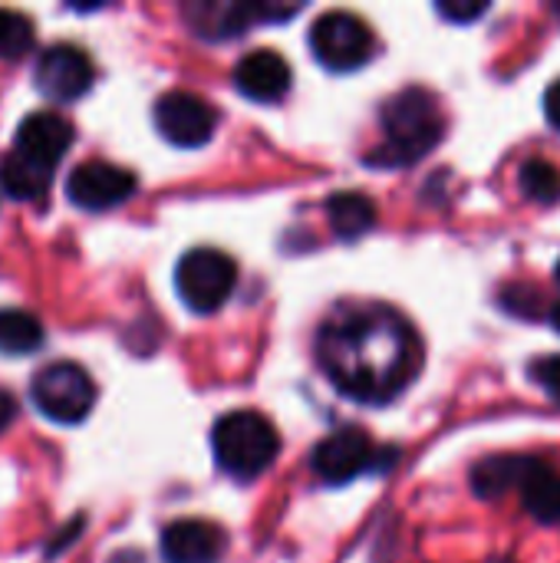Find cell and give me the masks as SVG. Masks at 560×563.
<instances>
[{
    "label": "cell",
    "mask_w": 560,
    "mask_h": 563,
    "mask_svg": "<svg viewBox=\"0 0 560 563\" xmlns=\"http://www.w3.org/2000/svg\"><path fill=\"white\" fill-rule=\"evenodd\" d=\"M327 379L356 402L396 399L422 366V346L406 317L389 307H353L317 336Z\"/></svg>",
    "instance_id": "1"
},
{
    "label": "cell",
    "mask_w": 560,
    "mask_h": 563,
    "mask_svg": "<svg viewBox=\"0 0 560 563\" xmlns=\"http://www.w3.org/2000/svg\"><path fill=\"white\" fill-rule=\"evenodd\" d=\"M383 145L366 155L376 168H399L426 158L446 132V119L439 109V99L429 89H403L386 99L383 106Z\"/></svg>",
    "instance_id": "2"
},
{
    "label": "cell",
    "mask_w": 560,
    "mask_h": 563,
    "mask_svg": "<svg viewBox=\"0 0 560 563\" xmlns=\"http://www.w3.org/2000/svg\"><path fill=\"white\" fill-rule=\"evenodd\" d=\"M475 495L495 501L505 492H518L525 511L538 525H560V472L545 459L528 455H495L472 472Z\"/></svg>",
    "instance_id": "3"
},
{
    "label": "cell",
    "mask_w": 560,
    "mask_h": 563,
    "mask_svg": "<svg viewBox=\"0 0 560 563\" xmlns=\"http://www.w3.org/2000/svg\"><path fill=\"white\" fill-rule=\"evenodd\" d=\"M215 462L238 482H254L264 475L281 455V435L271 419L254 409L228 412L215 422L211 432Z\"/></svg>",
    "instance_id": "4"
},
{
    "label": "cell",
    "mask_w": 560,
    "mask_h": 563,
    "mask_svg": "<svg viewBox=\"0 0 560 563\" xmlns=\"http://www.w3.org/2000/svg\"><path fill=\"white\" fill-rule=\"evenodd\" d=\"M238 284V264L215 247L188 251L175 267V290L195 313H215L228 303Z\"/></svg>",
    "instance_id": "5"
},
{
    "label": "cell",
    "mask_w": 560,
    "mask_h": 563,
    "mask_svg": "<svg viewBox=\"0 0 560 563\" xmlns=\"http://www.w3.org/2000/svg\"><path fill=\"white\" fill-rule=\"evenodd\" d=\"M33 406L56 426H79L96 406V386L76 363H50L30 383Z\"/></svg>",
    "instance_id": "6"
},
{
    "label": "cell",
    "mask_w": 560,
    "mask_h": 563,
    "mask_svg": "<svg viewBox=\"0 0 560 563\" xmlns=\"http://www.w3.org/2000/svg\"><path fill=\"white\" fill-rule=\"evenodd\" d=\"M373 30L347 10H330L310 26V49L330 73H353L373 56Z\"/></svg>",
    "instance_id": "7"
},
{
    "label": "cell",
    "mask_w": 560,
    "mask_h": 563,
    "mask_svg": "<svg viewBox=\"0 0 560 563\" xmlns=\"http://www.w3.org/2000/svg\"><path fill=\"white\" fill-rule=\"evenodd\" d=\"M152 119H155L158 135L178 148H201L205 142H211L215 125H218V112L201 96L185 92V89H172L158 96Z\"/></svg>",
    "instance_id": "8"
},
{
    "label": "cell",
    "mask_w": 560,
    "mask_h": 563,
    "mask_svg": "<svg viewBox=\"0 0 560 563\" xmlns=\"http://www.w3.org/2000/svg\"><path fill=\"white\" fill-rule=\"evenodd\" d=\"M132 191H135V175L122 165L99 162V158L76 165L66 181V198L83 211L119 208L132 198Z\"/></svg>",
    "instance_id": "9"
},
{
    "label": "cell",
    "mask_w": 560,
    "mask_h": 563,
    "mask_svg": "<svg viewBox=\"0 0 560 563\" xmlns=\"http://www.w3.org/2000/svg\"><path fill=\"white\" fill-rule=\"evenodd\" d=\"M376 462V449H373V439L356 429V426H347V429H337L330 432L310 455V465H314V475L323 482V485H347L353 482L356 475H363L370 465Z\"/></svg>",
    "instance_id": "10"
},
{
    "label": "cell",
    "mask_w": 560,
    "mask_h": 563,
    "mask_svg": "<svg viewBox=\"0 0 560 563\" xmlns=\"http://www.w3.org/2000/svg\"><path fill=\"white\" fill-rule=\"evenodd\" d=\"M33 79H36V89L46 99L73 102V99L89 92V86H92V63H89V56L79 46L56 43V46H46L40 53Z\"/></svg>",
    "instance_id": "11"
},
{
    "label": "cell",
    "mask_w": 560,
    "mask_h": 563,
    "mask_svg": "<svg viewBox=\"0 0 560 563\" xmlns=\"http://www.w3.org/2000/svg\"><path fill=\"white\" fill-rule=\"evenodd\" d=\"M69 145H73V125L63 115L46 112V109L23 115V122L13 132V152L50 168V172L59 165V158L69 152Z\"/></svg>",
    "instance_id": "12"
},
{
    "label": "cell",
    "mask_w": 560,
    "mask_h": 563,
    "mask_svg": "<svg viewBox=\"0 0 560 563\" xmlns=\"http://www.w3.org/2000/svg\"><path fill=\"white\" fill-rule=\"evenodd\" d=\"M290 82H294L290 63L277 49H251L234 66V86L251 102H264V106L281 102L290 92Z\"/></svg>",
    "instance_id": "13"
},
{
    "label": "cell",
    "mask_w": 560,
    "mask_h": 563,
    "mask_svg": "<svg viewBox=\"0 0 560 563\" xmlns=\"http://www.w3.org/2000/svg\"><path fill=\"white\" fill-rule=\"evenodd\" d=\"M224 531L201 518H182L162 531L165 563H218L224 558Z\"/></svg>",
    "instance_id": "14"
},
{
    "label": "cell",
    "mask_w": 560,
    "mask_h": 563,
    "mask_svg": "<svg viewBox=\"0 0 560 563\" xmlns=\"http://www.w3.org/2000/svg\"><path fill=\"white\" fill-rule=\"evenodd\" d=\"M185 20L205 40H228L244 33L254 20H264V3H224V0L188 3Z\"/></svg>",
    "instance_id": "15"
},
{
    "label": "cell",
    "mask_w": 560,
    "mask_h": 563,
    "mask_svg": "<svg viewBox=\"0 0 560 563\" xmlns=\"http://www.w3.org/2000/svg\"><path fill=\"white\" fill-rule=\"evenodd\" d=\"M327 218L337 238L356 241L376 224V205L360 191H340L327 201Z\"/></svg>",
    "instance_id": "16"
},
{
    "label": "cell",
    "mask_w": 560,
    "mask_h": 563,
    "mask_svg": "<svg viewBox=\"0 0 560 563\" xmlns=\"http://www.w3.org/2000/svg\"><path fill=\"white\" fill-rule=\"evenodd\" d=\"M50 178H53L50 168H43L17 152L3 155V162H0V188H3V195H10L17 201H36L40 195H46Z\"/></svg>",
    "instance_id": "17"
},
{
    "label": "cell",
    "mask_w": 560,
    "mask_h": 563,
    "mask_svg": "<svg viewBox=\"0 0 560 563\" xmlns=\"http://www.w3.org/2000/svg\"><path fill=\"white\" fill-rule=\"evenodd\" d=\"M43 323L26 313V310H13L3 307L0 310V353L7 356H30L43 346Z\"/></svg>",
    "instance_id": "18"
},
{
    "label": "cell",
    "mask_w": 560,
    "mask_h": 563,
    "mask_svg": "<svg viewBox=\"0 0 560 563\" xmlns=\"http://www.w3.org/2000/svg\"><path fill=\"white\" fill-rule=\"evenodd\" d=\"M518 185L531 201L551 205L560 198V168L545 158H528L518 172Z\"/></svg>",
    "instance_id": "19"
},
{
    "label": "cell",
    "mask_w": 560,
    "mask_h": 563,
    "mask_svg": "<svg viewBox=\"0 0 560 563\" xmlns=\"http://www.w3.org/2000/svg\"><path fill=\"white\" fill-rule=\"evenodd\" d=\"M33 23L30 16L0 7V59H20L33 49Z\"/></svg>",
    "instance_id": "20"
},
{
    "label": "cell",
    "mask_w": 560,
    "mask_h": 563,
    "mask_svg": "<svg viewBox=\"0 0 560 563\" xmlns=\"http://www.w3.org/2000/svg\"><path fill=\"white\" fill-rule=\"evenodd\" d=\"M531 379L560 406V356H541L531 366Z\"/></svg>",
    "instance_id": "21"
},
{
    "label": "cell",
    "mask_w": 560,
    "mask_h": 563,
    "mask_svg": "<svg viewBox=\"0 0 560 563\" xmlns=\"http://www.w3.org/2000/svg\"><path fill=\"white\" fill-rule=\"evenodd\" d=\"M446 20H455V23H469V20H479L485 10H488V3H439L436 7Z\"/></svg>",
    "instance_id": "22"
},
{
    "label": "cell",
    "mask_w": 560,
    "mask_h": 563,
    "mask_svg": "<svg viewBox=\"0 0 560 563\" xmlns=\"http://www.w3.org/2000/svg\"><path fill=\"white\" fill-rule=\"evenodd\" d=\"M545 115H548V122L560 132V79L545 92Z\"/></svg>",
    "instance_id": "23"
},
{
    "label": "cell",
    "mask_w": 560,
    "mask_h": 563,
    "mask_svg": "<svg viewBox=\"0 0 560 563\" xmlns=\"http://www.w3.org/2000/svg\"><path fill=\"white\" fill-rule=\"evenodd\" d=\"M13 419H17V402L7 389H0V432H7Z\"/></svg>",
    "instance_id": "24"
},
{
    "label": "cell",
    "mask_w": 560,
    "mask_h": 563,
    "mask_svg": "<svg viewBox=\"0 0 560 563\" xmlns=\"http://www.w3.org/2000/svg\"><path fill=\"white\" fill-rule=\"evenodd\" d=\"M551 323L558 327V333H560V303H558V307H554V310H551Z\"/></svg>",
    "instance_id": "25"
},
{
    "label": "cell",
    "mask_w": 560,
    "mask_h": 563,
    "mask_svg": "<svg viewBox=\"0 0 560 563\" xmlns=\"http://www.w3.org/2000/svg\"><path fill=\"white\" fill-rule=\"evenodd\" d=\"M558 280H560V261H558Z\"/></svg>",
    "instance_id": "26"
}]
</instances>
